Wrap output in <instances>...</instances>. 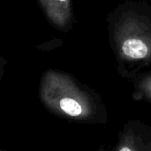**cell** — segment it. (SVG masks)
Segmentation results:
<instances>
[{
  "label": "cell",
  "instance_id": "277c9868",
  "mask_svg": "<svg viewBox=\"0 0 151 151\" xmlns=\"http://www.w3.org/2000/svg\"><path fill=\"white\" fill-rule=\"evenodd\" d=\"M119 151H132L129 148H127V147H124V148H122V149H120V150Z\"/></svg>",
  "mask_w": 151,
  "mask_h": 151
},
{
  "label": "cell",
  "instance_id": "6da1fadb",
  "mask_svg": "<svg viewBox=\"0 0 151 151\" xmlns=\"http://www.w3.org/2000/svg\"><path fill=\"white\" fill-rule=\"evenodd\" d=\"M49 16L58 25H64L69 16L70 0H42Z\"/></svg>",
  "mask_w": 151,
  "mask_h": 151
},
{
  "label": "cell",
  "instance_id": "7a4b0ae2",
  "mask_svg": "<svg viewBox=\"0 0 151 151\" xmlns=\"http://www.w3.org/2000/svg\"><path fill=\"white\" fill-rule=\"evenodd\" d=\"M122 51L130 58L142 59L148 55L149 48L143 41L137 38H129L124 42Z\"/></svg>",
  "mask_w": 151,
  "mask_h": 151
},
{
  "label": "cell",
  "instance_id": "3957f363",
  "mask_svg": "<svg viewBox=\"0 0 151 151\" xmlns=\"http://www.w3.org/2000/svg\"><path fill=\"white\" fill-rule=\"evenodd\" d=\"M59 105L64 112L72 117L80 116L82 112V108L79 102L70 97H65L61 99L59 102Z\"/></svg>",
  "mask_w": 151,
  "mask_h": 151
}]
</instances>
